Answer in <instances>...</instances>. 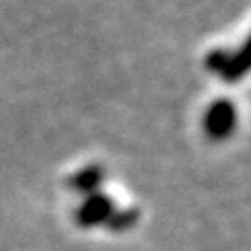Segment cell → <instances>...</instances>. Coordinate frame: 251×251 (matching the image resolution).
<instances>
[{
	"instance_id": "cell-1",
	"label": "cell",
	"mask_w": 251,
	"mask_h": 251,
	"mask_svg": "<svg viewBox=\"0 0 251 251\" xmlns=\"http://www.w3.org/2000/svg\"><path fill=\"white\" fill-rule=\"evenodd\" d=\"M115 211L113 199L105 193H92L88 197H84L80 207L75 209V224L80 228H94V226L105 224L111 214Z\"/></svg>"
},
{
	"instance_id": "cell-2",
	"label": "cell",
	"mask_w": 251,
	"mask_h": 251,
	"mask_svg": "<svg viewBox=\"0 0 251 251\" xmlns=\"http://www.w3.org/2000/svg\"><path fill=\"white\" fill-rule=\"evenodd\" d=\"M234 128H237V107L226 99L216 100L205 113V130L209 138L224 140L232 134Z\"/></svg>"
},
{
	"instance_id": "cell-3",
	"label": "cell",
	"mask_w": 251,
	"mask_h": 251,
	"mask_svg": "<svg viewBox=\"0 0 251 251\" xmlns=\"http://www.w3.org/2000/svg\"><path fill=\"white\" fill-rule=\"evenodd\" d=\"M247 49L243 46L237 52H228V50H214L207 57V67L211 72H216L228 82H234L247 72Z\"/></svg>"
},
{
	"instance_id": "cell-4",
	"label": "cell",
	"mask_w": 251,
	"mask_h": 251,
	"mask_svg": "<svg viewBox=\"0 0 251 251\" xmlns=\"http://www.w3.org/2000/svg\"><path fill=\"white\" fill-rule=\"evenodd\" d=\"M105 180V170L99 168V166H88L80 172H75V174L69 178V188L75 191L77 195H84V197H88L92 193H99L100 184H103Z\"/></svg>"
},
{
	"instance_id": "cell-5",
	"label": "cell",
	"mask_w": 251,
	"mask_h": 251,
	"mask_svg": "<svg viewBox=\"0 0 251 251\" xmlns=\"http://www.w3.org/2000/svg\"><path fill=\"white\" fill-rule=\"evenodd\" d=\"M138 222V209H115L105 226L113 232H126Z\"/></svg>"
}]
</instances>
